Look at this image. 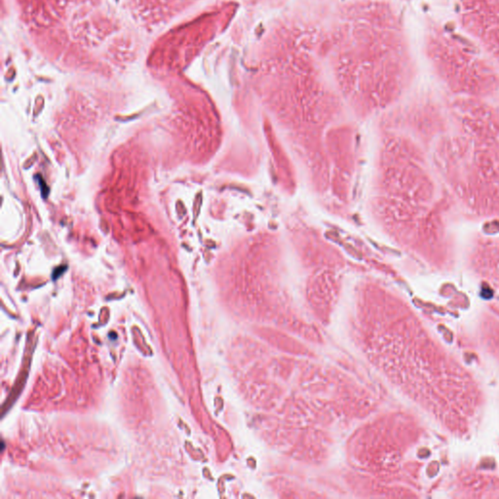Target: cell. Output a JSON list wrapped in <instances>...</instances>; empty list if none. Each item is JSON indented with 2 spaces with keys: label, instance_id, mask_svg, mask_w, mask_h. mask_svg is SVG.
Listing matches in <instances>:
<instances>
[{
  "label": "cell",
  "instance_id": "obj_2",
  "mask_svg": "<svg viewBox=\"0 0 499 499\" xmlns=\"http://www.w3.org/2000/svg\"><path fill=\"white\" fill-rule=\"evenodd\" d=\"M262 105L276 125L303 126L341 108L324 30L305 21H277L263 37L253 73Z\"/></svg>",
  "mask_w": 499,
  "mask_h": 499
},
{
  "label": "cell",
  "instance_id": "obj_3",
  "mask_svg": "<svg viewBox=\"0 0 499 499\" xmlns=\"http://www.w3.org/2000/svg\"><path fill=\"white\" fill-rule=\"evenodd\" d=\"M424 54L436 74L451 87L493 88L499 82L497 64L460 28L441 22L428 25Z\"/></svg>",
  "mask_w": 499,
  "mask_h": 499
},
{
  "label": "cell",
  "instance_id": "obj_1",
  "mask_svg": "<svg viewBox=\"0 0 499 499\" xmlns=\"http://www.w3.org/2000/svg\"><path fill=\"white\" fill-rule=\"evenodd\" d=\"M324 48L333 82L358 120L391 105L415 72L402 17L385 0L344 5L324 31Z\"/></svg>",
  "mask_w": 499,
  "mask_h": 499
},
{
  "label": "cell",
  "instance_id": "obj_4",
  "mask_svg": "<svg viewBox=\"0 0 499 499\" xmlns=\"http://www.w3.org/2000/svg\"><path fill=\"white\" fill-rule=\"evenodd\" d=\"M459 28L499 68V0H454Z\"/></svg>",
  "mask_w": 499,
  "mask_h": 499
}]
</instances>
